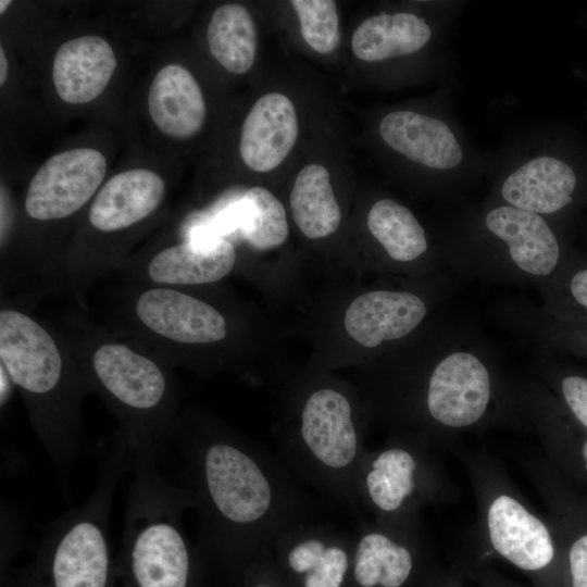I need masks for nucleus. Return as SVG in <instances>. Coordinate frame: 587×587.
I'll use <instances>...</instances> for the list:
<instances>
[{"label": "nucleus", "instance_id": "24", "mask_svg": "<svg viewBox=\"0 0 587 587\" xmlns=\"http://www.w3.org/2000/svg\"><path fill=\"white\" fill-rule=\"evenodd\" d=\"M207 40L213 58L228 72L245 74L252 67L258 33L243 5L227 3L218 7L209 22Z\"/></svg>", "mask_w": 587, "mask_h": 587}, {"label": "nucleus", "instance_id": "14", "mask_svg": "<svg viewBox=\"0 0 587 587\" xmlns=\"http://www.w3.org/2000/svg\"><path fill=\"white\" fill-rule=\"evenodd\" d=\"M383 141L409 161L435 171H454L465 152L459 137L444 120L411 110L386 114L378 126Z\"/></svg>", "mask_w": 587, "mask_h": 587}, {"label": "nucleus", "instance_id": "8", "mask_svg": "<svg viewBox=\"0 0 587 587\" xmlns=\"http://www.w3.org/2000/svg\"><path fill=\"white\" fill-rule=\"evenodd\" d=\"M124 317L133 338L167 362L178 348L215 345L228 335L220 310L180 288L140 284L128 299Z\"/></svg>", "mask_w": 587, "mask_h": 587}, {"label": "nucleus", "instance_id": "29", "mask_svg": "<svg viewBox=\"0 0 587 587\" xmlns=\"http://www.w3.org/2000/svg\"><path fill=\"white\" fill-rule=\"evenodd\" d=\"M570 538L567 561L572 587H587V530Z\"/></svg>", "mask_w": 587, "mask_h": 587}, {"label": "nucleus", "instance_id": "2", "mask_svg": "<svg viewBox=\"0 0 587 587\" xmlns=\"http://www.w3.org/2000/svg\"><path fill=\"white\" fill-rule=\"evenodd\" d=\"M0 367L22 395L32 426L61 475L83 445L82 402L89 391L72 351L14 307L0 310Z\"/></svg>", "mask_w": 587, "mask_h": 587}, {"label": "nucleus", "instance_id": "20", "mask_svg": "<svg viewBox=\"0 0 587 587\" xmlns=\"http://www.w3.org/2000/svg\"><path fill=\"white\" fill-rule=\"evenodd\" d=\"M485 224L507 245L512 261L525 273L546 276L557 266L560 246L541 215L507 204L488 211Z\"/></svg>", "mask_w": 587, "mask_h": 587}, {"label": "nucleus", "instance_id": "31", "mask_svg": "<svg viewBox=\"0 0 587 587\" xmlns=\"http://www.w3.org/2000/svg\"><path fill=\"white\" fill-rule=\"evenodd\" d=\"M1 373V407L5 405L15 387L8 374L0 367Z\"/></svg>", "mask_w": 587, "mask_h": 587}, {"label": "nucleus", "instance_id": "11", "mask_svg": "<svg viewBox=\"0 0 587 587\" xmlns=\"http://www.w3.org/2000/svg\"><path fill=\"white\" fill-rule=\"evenodd\" d=\"M272 553L300 587H344L352 570L353 534L313 519L283 532Z\"/></svg>", "mask_w": 587, "mask_h": 587}, {"label": "nucleus", "instance_id": "16", "mask_svg": "<svg viewBox=\"0 0 587 587\" xmlns=\"http://www.w3.org/2000/svg\"><path fill=\"white\" fill-rule=\"evenodd\" d=\"M165 183L157 173L134 168L112 176L88 211L91 228L101 234L126 230L149 217L162 203Z\"/></svg>", "mask_w": 587, "mask_h": 587}, {"label": "nucleus", "instance_id": "4", "mask_svg": "<svg viewBox=\"0 0 587 587\" xmlns=\"http://www.w3.org/2000/svg\"><path fill=\"white\" fill-rule=\"evenodd\" d=\"M282 432L278 457L302 483L360 516L357 476L366 452L350 397L334 386L311 389Z\"/></svg>", "mask_w": 587, "mask_h": 587}, {"label": "nucleus", "instance_id": "27", "mask_svg": "<svg viewBox=\"0 0 587 587\" xmlns=\"http://www.w3.org/2000/svg\"><path fill=\"white\" fill-rule=\"evenodd\" d=\"M305 43L321 54L337 49L340 41L339 18L333 0H292Z\"/></svg>", "mask_w": 587, "mask_h": 587}, {"label": "nucleus", "instance_id": "12", "mask_svg": "<svg viewBox=\"0 0 587 587\" xmlns=\"http://www.w3.org/2000/svg\"><path fill=\"white\" fill-rule=\"evenodd\" d=\"M421 522L385 524L361 521L353 533L352 576L358 587H404L422 544Z\"/></svg>", "mask_w": 587, "mask_h": 587}, {"label": "nucleus", "instance_id": "35", "mask_svg": "<svg viewBox=\"0 0 587 587\" xmlns=\"http://www.w3.org/2000/svg\"><path fill=\"white\" fill-rule=\"evenodd\" d=\"M11 4V1H4V0H1L0 1V14H3L4 11L7 10V8Z\"/></svg>", "mask_w": 587, "mask_h": 587}, {"label": "nucleus", "instance_id": "10", "mask_svg": "<svg viewBox=\"0 0 587 587\" xmlns=\"http://www.w3.org/2000/svg\"><path fill=\"white\" fill-rule=\"evenodd\" d=\"M105 172L107 160L96 149L57 153L32 177L24 199L25 212L39 222L66 218L95 196Z\"/></svg>", "mask_w": 587, "mask_h": 587}, {"label": "nucleus", "instance_id": "30", "mask_svg": "<svg viewBox=\"0 0 587 587\" xmlns=\"http://www.w3.org/2000/svg\"><path fill=\"white\" fill-rule=\"evenodd\" d=\"M570 289L574 299L587 309V268L577 272L572 277Z\"/></svg>", "mask_w": 587, "mask_h": 587}, {"label": "nucleus", "instance_id": "22", "mask_svg": "<svg viewBox=\"0 0 587 587\" xmlns=\"http://www.w3.org/2000/svg\"><path fill=\"white\" fill-rule=\"evenodd\" d=\"M432 36L427 21L414 13H379L355 28L351 48L364 62H382L416 53L427 46Z\"/></svg>", "mask_w": 587, "mask_h": 587}, {"label": "nucleus", "instance_id": "28", "mask_svg": "<svg viewBox=\"0 0 587 587\" xmlns=\"http://www.w3.org/2000/svg\"><path fill=\"white\" fill-rule=\"evenodd\" d=\"M561 392L576 420L587 428V378L577 375L564 377Z\"/></svg>", "mask_w": 587, "mask_h": 587}, {"label": "nucleus", "instance_id": "19", "mask_svg": "<svg viewBox=\"0 0 587 587\" xmlns=\"http://www.w3.org/2000/svg\"><path fill=\"white\" fill-rule=\"evenodd\" d=\"M575 187L576 175L566 162L536 155L505 176L500 192L508 205L541 215L570 204Z\"/></svg>", "mask_w": 587, "mask_h": 587}, {"label": "nucleus", "instance_id": "25", "mask_svg": "<svg viewBox=\"0 0 587 587\" xmlns=\"http://www.w3.org/2000/svg\"><path fill=\"white\" fill-rule=\"evenodd\" d=\"M366 224L372 236L396 261L410 262L427 250L425 230L404 205L380 199L369 211Z\"/></svg>", "mask_w": 587, "mask_h": 587}, {"label": "nucleus", "instance_id": "15", "mask_svg": "<svg viewBox=\"0 0 587 587\" xmlns=\"http://www.w3.org/2000/svg\"><path fill=\"white\" fill-rule=\"evenodd\" d=\"M298 135L299 122L292 101L282 92L265 93L254 102L243 121L240 157L249 168L270 172L288 157Z\"/></svg>", "mask_w": 587, "mask_h": 587}, {"label": "nucleus", "instance_id": "1", "mask_svg": "<svg viewBox=\"0 0 587 587\" xmlns=\"http://www.w3.org/2000/svg\"><path fill=\"white\" fill-rule=\"evenodd\" d=\"M173 439L204 551L230 561L258 559L283 532L317 519L302 483L278 454L196 416H179Z\"/></svg>", "mask_w": 587, "mask_h": 587}, {"label": "nucleus", "instance_id": "23", "mask_svg": "<svg viewBox=\"0 0 587 587\" xmlns=\"http://www.w3.org/2000/svg\"><path fill=\"white\" fill-rule=\"evenodd\" d=\"M290 209L300 232L310 239L335 233L341 223L328 170L319 163L303 166L290 192Z\"/></svg>", "mask_w": 587, "mask_h": 587}, {"label": "nucleus", "instance_id": "9", "mask_svg": "<svg viewBox=\"0 0 587 587\" xmlns=\"http://www.w3.org/2000/svg\"><path fill=\"white\" fill-rule=\"evenodd\" d=\"M492 398L486 365L470 352L457 351L433 369L423 395L424 415L441 433L460 432L486 417Z\"/></svg>", "mask_w": 587, "mask_h": 587}, {"label": "nucleus", "instance_id": "18", "mask_svg": "<svg viewBox=\"0 0 587 587\" xmlns=\"http://www.w3.org/2000/svg\"><path fill=\"white\" fill-rule=\"evenodd\" d=\"M113 49L98 36H83L64 42L53 60L52 77L59 97L73 104L96 99L116 67Z\"/></svg>", "mask_w": 587, "mask_h": 587}, {"label": "nucleus", "instance_id": "26", "mask_svg": "<svg viewBox=\"0 0 587 587\" xmlns=\"http://www.w3.org/2000/svg\"><path fill=\"white\" fill-rule=\"evenodd\" d=\"M238 230L258 250L283 245L289 234L282 202L267 189L252 187L238 200Z\"/></svg>", "mask_w": 587, "mask_h": 587}, {"label": "nucleus", "instance_id": "21", "mask_svg": "<svg viewBox=\"0 0 587 587\" xmlns=\"http://www.w3.org/2000/svg\"><path fill=\"white\" fill-rule=\"evenodd\" d=\"M148 109L155 126L166 136L187 139L204 125L207 105L193 75L184 66L162 67L151 83Z\"/></svg>", "mask_w": 587, "mask_h": 587}, {"label": "nucleus", "instance_id": "13", "mask_svg": "<svg viewBox=\"0 0 587 587\" xmlns=\"http://www.w3.org/2000/svg\"><path fill=\"white\" fill-rule=\"evenodd\" d=\"M236 260L225 237L187 238L154 253L141 270V282L173 288L212 284L228 276Z\"/></svg>", "mask_w": 587, "mask_h": 587}, {"label": "nucleus", "instance_id": "5", "mask_svg": "<svg viewBox=\"0 0 587 587\" xmlns=\"http://www.w3.org/2000/svg\"><path fill=\"white\" fill-rule=\"evenodd\" d=\"M122 536V558L135 587H189L192 547L182 516L193 501L167 482L157 462L135 461Z\"/></svg>", "mask_w": 587, "mask_h": 587}, {"label": "nucleus", "instance_id": "17", "mask_svg": "<svg viewBox=\"0 0 587 587\" xmlns=\"http://www.w3.org/2000/svg\"><path fill=\"white\" fill-rule=\"evenodd\" d=\"M426 315V305L407 291L374 290L358 296L345 312V328L359 345L374 348L410 334Z\"/></svg>", "mask_w": 587, "mask_h": 587}, {"label": "nucleus", "instance_id": "33", "mask_svg": "<svg viewBox=\"0 0 587 587\" xmlns=\"http://www.w3.org/2000/svg\"><path fill=\"white\" fill-rule=\"evenodd\" d=\"M579 462L583 471L587 473V438L580 441L578 448Z\"/></svg>", "mask_w": 587, "mask_h": 587}, {"label": "nucleus", "instance_id": "6", "mask_svg": "<svg viewBox=\"0 0 587 587\" xmlns=\"http://www.w3.org/2000/svg\"><path fill=\"white\" fill-rule=\"evenodd\" d=\"M360 509L385 524L419 523L423 507L442 504L452 487L429 439L404 435L367 449L357 476Z\"/></svg>", "mask_w": 587, "mask_h": 587}, {"label": "nucleus", "instance_id": "32", "mask_svg": "<svg viewBox=\"0 0 587 587\" xmlns=\"http://www.w3.org/2000/svg\"><path fill=\"white\" fill-rule=\"evenodd\" d=\"M8 60L3 50V47H0V85L2 86L8 76Z\"/></svg>", "mask_w": 587, "mask_h": 587}, {"label": "nucleus", "instance_id": "34", "mask_svg": "<svg viewBox=\"0 0 587 587\" xmlns=\"http://www.w3.org/2000/svg\"><path fill=\"white\" fill-rule=\"evenodd\" d=\"M250 587H279V586L264 578V579H255L254 583Z\"/></svg>", "mask_w": 587, "mask_h": 587}, {"label": "nucleus", "instance_id": "3", "mask_svg": "<svg viewBox=\"0 0 587 587\" xmlns=\"http://www.w3.org/2000/svg\"><path fill=\"white\" fill-rule=\"evenodd\" d=\"M86 336L72 352L88 389L117 417L135 461L157 462L179 419L168 362L133 337Z\"/></svg>", "mask_w": 587, "mask_h": 587}, {"label": "nucleus", "instance_id": "7", "mask_svg": "<svg viewBox=\"0 0 587 587\" xmlns=\"http://www.w3.org/2000/svg\"><path fill=\"white\" fill-rule=\"evenodd\" d=\"M461 459L474 490L482 539L521 571H548L558 555L555 529L527 504L485 451L463 452Z\"/></svg>", "mask_w": 587, "mask_h": 587}]
</instances>
